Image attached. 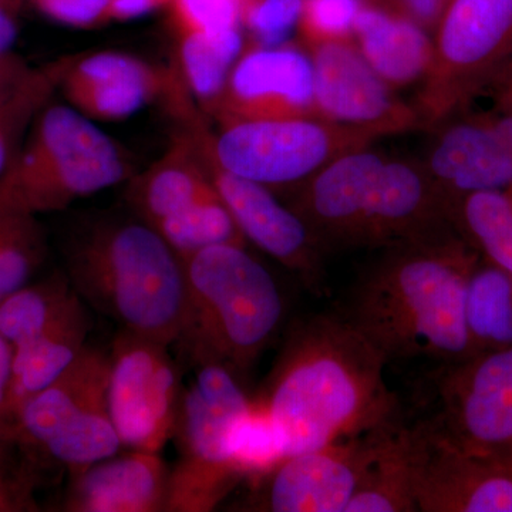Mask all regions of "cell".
<instances>
[{
  "label": "cell",
  "mask_w": 512,
  "mask_h": 512,
  "mask_svg": "<svg viewBox=\"0 0 512 512\" xmlns=\"http://www.w3.org/2000/svg\"><path fill=\"white\" fill-rule=\"evenodd\" d=\"M387 360L340 313L293 323L264 390L255 396L285 456L362 436L399 421Z\"/></svg>",
  "instance_id": "obj_1"
},
{
  "label": "cell",
  "mask_w": 512,
  "mask_h": 512,
  "mask_svg": "<svg viewBox=\"0 0 512 512\" xmlns=\"http://www.w3.org/2000/svg\"><path fill=\"white\" fill-rule=\"evenodd\" d=\"M478 259L458 232L389 248L357 279L342 315L387 363L461 362L471 356L464 305Z\"/></svg>",
  "instance_id": "obj_2"
},
{
  "label": "cell",
  "mask_w": 512,
  "mask_h": 512,
  "mask_svg": "<svg viewBox=\"0 0 512 512\" xmlns=\"http://www.w3.org/2000/svg\"><path fill=\"white\" fill-rule=\"evenodd\" d=\"M291 208L322 247L394 248L456 232L423 164L349 151L293 188Z\"/></svg>",
  "instance_id": "obj_3"
},
{
  "label": "cell",
  "mask_w": 512,
  "mask_h": 512,
  "mask_svg": "<svg viewBox=\"0 0 512 512\" xmlns=\"http://www.w3.org/2000/svg\"><path fill=\"white\" fill-rule=\"evenodd\" d=\"M74 292L123 330L174 345L183 316L184 262L144 221L86 225L66 248Z\"/></svg>",
  "instance_id": "obj_4"
},
{
  "label": "cell",
  "mask_w": 512,
  "mask_h": 512,
  "mask_svg": "<svg viewBox=\"0 0 512 512\" xmlns=\"http://www.w3.org/2000/svg\"><path fill=\"white\" fill-rule=\"evenodd\" d=\"M183 262L184 308L174 345L192 366H224L245 383L281 329V289L247 247L217 245Z\"/></svg>",
  "instance_id": "obj_5"
},
{
  "label": "cell",
  "mask_w": 512,
  "mask_h": 512,
  "mask_svg": "<svg viewBox=\"0 0 512 512\" xmlns=\"http://www.w3.org/2000/svg\"><path fill=\"white\" fill-rule=\"evenodd\" d=\"M121 148L69 104H46L0 174V210L37 215L123 183Z\"/></svg>",
  "instance_id": "obj_6"
},
{
  "label": "cell",
  "mask_w": 512,
  "mask_h": 512,
  "mask_svg": "<svg viewBox=\"0 0 512 512\" xmlns=\"http://www.w3.org/2000/svg\"><path fill=\"white\" fill-rule=\"evenodd\" d=\"M244 383L224 366L195 367V379L181 394L173 439L181 458L170 470L165 511L214 510L242 478L229 461L232 423L251 406Z\"/></svg>",
  "instance_id": "obj_7"
},
{
  "label": "cell",
  "mask_w": 512,
  "mask_h": 512,
  "mask_svg": "<svg viewBox=\"0 0 512 512\" xmlns=\"http://www.w3.org/2000/svg\"><path fill=\"white\" fill-rule=\"evenodd\" d=\"M512 59V0H453L433 32V59L420 83L421 127L460 116Z\"/></svg>",
  "instance_id": "obj_8"
},
{
  "label": "cell",
  "mask_w": 512,
  "mask_h": 512,
  "mask_svg": "<svg viewBox=\"0 0 512 512\" xmlns=\"http://www.w3.org/2000/svg\"><path fill=\"white\" fill-rule=\"evenodd\" d=\"M215 161L271 188H296L336 158L372 146V134L320 119L255 120L205 130Z\"/></svg>",
  "instance_id": "obj_9"
},
{
  "label": "cell",
  "mask_w": 512,
  "mask_h": 512,
  "mask_svg": "<svg viewBox=\"0 0 512 512\" xmlns=\"http://www.w3.org/2000/svg\"><path fill=\"white\" fill-rule=\"evenodd\" d=\"M178 120L194 140L215 191L247 242L298 276L312 295H328L325 248L301 215L285 207L271 188L229 173L215 161L205 138L204 113L197 106Z\"/></svg>",
  "instance_id": "obj_10"
},
{
  "label": "cell",
  "mask_w": 512,
  "mask_h": 512,
  "mask_svg": "<svg viewBox=\"0 0 512 512\" xmlns=\"http://www.w3.org/2000/svg\"><path fill=\"white\" fill-rule=\"evenodd\" d=\"M170 346L121 330L109 355L107 404L123 447L161 453L173 439L181 379Z\"/></svg>",
  "instance_id": "obj_11"
},
{
  "label": "cell",
  "mask_w": 512,
  "mask_h": 512,
  "mask_svg": "<svg viewBox=\"0 0 512 512\" xmlns=\"http://www.w3.org/2000/svg\"><path fill=\"white\" fill-rule=\"evenodd\" d=\"M394 424L285 457L265 476L248 481L247 510L346 512Z\"/></svg>",
  "instance_id": "obj_12"
},
{
  "label": "cell",
  "mask_w": 512,
  "mask_h": 512,
  "mask_svg": "<svg viewBox=\"0 0 512 512\" xmlns=\"http://www.w3.org/2000/svg\"><path fill=\"white\" fill-rule=\"evenodd\" d=\"M427 419L463 446L512 451V346L437 366Z\"/></svg>",
  "instance_id": "obj_13"
},
{
  "label": "cell",
  "mask_w": 512,
  "mask_h": 512,
  "mask_svg": "<svg viewBox=\"0 0 512 512\" xmlns=\"http://www.w3.org/2000/svg\"><path fill=\"white\" fill-rule=\"evenodd\" d=\"M419 431V512H512V451L463 446L429 420Z\"/></svg>",
  "instance_id": "obj_14"
},
{
  "label": "cell",
  "mask_w": 512,
  "mask_h": 512,
  "mask_svg": "<svg viewBox=\"0 0 512 512\" xmlns=\"http://www.w3.org/2000/svg\"><path fill=\"white\" fill-rule=\"evenodd\" d=\"M220 126L255 120L318 119L311 55L299 42H252L232 66L227 83L208 110Z\"/></svg>",
  "instance_id": "obj_15"
},
{
  "label": "cell",
  "mask_w": 512,
  "mask_h": 512,
  "mask_svg": "<svg viewBox=\"0 0 512 512\" xmlns=\"http://www.w3.org/2000/svg\"><path fill=\"white\" fill-rule=\"evenodd\" d=\"M308 53L318 119L365 131L377 140L421 127L416 107L397 96L353 40L313 47Z\"/></svg>",
  "instance_id": "obj_16"
},
{
  "label": "cell",
  "mask_w": 512,
  "mask_h": 512,
  "mask_svg": "<svg viewBox=\"0 0 512 512\" xmlns=\"http://www.w3.org/2000/svg\"><path fill=\"white\" fill-rule=\"evenodd\" d=\"M59 90L92 121L124 120L160 100L171 109L190 94L177 69L120 52L70 57Z\"/></svg>",
  "instance_id": "obj_17"
},
{
  "label": "cell",
  "mask_w": 512,
  "mask_h": 512,
  "mask_svg": "<svg viewBox=\"0 0 512 512\" xmlns=\"http://www.w3.org/2000/svg\"><path fill=\"white\" fill-rule=\"evenodd\" d=\"M424 170L453 210L474 192L512 188V151L495 130L490 113L454 117L437 127Z\"/></svg>",
  "instance_id": "obj_18"
},
{
  "label": "cell",
  "mask_w": 512,
  "mask_h": 512,
  "mask_svg": "<svg viewBox=\"0 0 512 512\" xmlns=\"http://www.w3.org/2000/svg\"><path fill=\"white\" fill-rule=\"evenodd\" d=\"M170 470L160 453L131 450L72 474L64 510L72 512L165 511Z\"/></svg>",
  "instance_id": "obj_19"
},
{
  "label": "cell",
  "mask_w": 512,
  "mask_h": 512,
  "mask_svg": "<svg viewBox=\"0 0 512 512\" xmlns=\"http://www.w3.org/2000/svg\"><path fill=\"white\" fill-rule=\"evenodd\" d=\"M89 332V311L76 293L69 305L39 335L13 349L12 373L0 420V436L12 433L23 404L62 375L86 349Z\"/></svg>",
  "instance_id": "obj_20"
},
{
  "label": "cell",
  "mask_w": 512,
  "mask_h": 512,
  "mask_svg": "<svg viewBox=\"0 0 512 512\" xmlns=\"http://www.w3.org/2000/svg\"><path fill=\"white\" fill-rule=\"evenodd\" d=\"M353 42L396 92L423 82L433 59V35L377 0H363Z\"/></svg>",
  "instance_id": "obj_21"
},
{
  "label": "cell",
  "mask_w": 512,
  "mask_h": 512,
  "mask_svg": "<svg viewBox=\"0 0 512 512\" xmlns=\"http://www.w3.org/2000/svg\"><path fill=\"white\" fill-rule=\"evenodd\" d=\"M110 359L90 348L23 404L13 424L12 436L43 447L56 437L93 400L107 393Z\"/></svg>",
  "instance_id": "obj_22"
},
{
  "label": "cell",
  "mask_w": 512,
  "mask_h": 512,
  "mask_svg": "<svg viewBox=\"0 0 512 512\" xmlns=\"http://www.w3.org/2000/svg\"><path fill=\"white\" fill-rule=\"evenodd\" d=\"M214 191L200 153L187 130L171 138L163 156L131 188V202L148 225L177 214Z\"/></svg>",
  "instance_id": "obj_23"
},
{
  "label": "cell",
  "mask_w": 512,
  "mask_h": 512,
  "mask_svg": "<svg viewBox=\"0 0 512 512\" xmlns=\"http://www.w3.org/2000/svg\"><path fill=\"white\" fill-rule=\"evenodd\" d=\"M419 431L394 424L346 512H419L416 498Z\"/></svg>",
  "instance_id": "obj_24"
},
{
  "label": "cell",
  "mask_w": 512,
  "mask_h": 512,
  "mask_svg": "<svg viewBox=\"0 0 512 512\" xmlns=\"http://www.w3.org/2000/svg\"><path fill=\"white\" fill-rule=\"evenodd\" d=\"M466 328L471 356L512 346V274L478 259L468 276Z\"/></svg>",
  "instance_id": "obj_25"
},
{
  "label": "cell",
  "mask_w": 512,
  "mask_h": 512,
  "mask_svg": "<svg viewBox=\"0 0 512 512\" xmlns=\"http://www.w3.org/2000/svg\"><path fill=\"white\" fill-rule=\"evenodd\" d=\"M177 70L202 113L214 106L244 47V32L178 33Z\"/></svg>",
  "instance_id": "obj_26"
},
{
  "label": "cell",
  "mask_w": 512,
  "mask_h": 512,
  "mask_svg": "<svg viewBox=\"0 0 512 512\" xmlns=\"http://www.w3.org/2000/svg\"><path fill=\"white\" fill-rule=\"evenodd\" d=\"M453 224L484 261L512 274V188L461 198L453 210Z\"/></svg>",
  "instance_id": "obj_27"
},
{
  "label": "cell",
  "mask_w": 512,
  "mask_h": 512,
  "mask_svg": "<svg viewBox=\"0 0 512 512\" xmlns=\"http://www.w3.org/2000/svg\"><path fill=\"white\" fill-rule=\"evenodd\" d=\"M151 227L183 261L217 245L247 247L248 244L215 188L190 207Z\"/></svg>",
  "instance_id": "obj_28"
},
{
  "label": "cell",
  "mask_w": 512,
  "mask_h": 512,
  "mask_svg": "<svg viewBox=\"0 0 512 512\" xmlns=\"http://www.w3.org/2000/svg\"><path fill=\"white\" fill-rule=\"evenodd\" d=\"M76 296L69 278L56 272L23 285L0 301V335L15 349L39 335Z\"/></svg>",
  "instance_id": "obj_29"
},
{
  "label": "cell",
  "mask_w": 512,
  "mask_h": 512,
  "mask_svg": "<svg viewBox=\"0 0 512 512\" xmlns=\"http://www.w3.org/2000/svg\"><path fill=\"white\" fill-rule=\"evenodd\" d=\"M123 447L110 416L107 393L93 400L43 450L76 474L99 461L116 456Z\"/></svg>",
  "instance_id": "obj_30"
},
{
  "label": "cell",
  "mask_w": 512,
  "mask_h": 512,
  "mask_svg": "<svg viewBox=\"0 0 512 512\" xmlns=\"http://www.w3.org/2000/svg\"><path fill=\"white\" fill-rule=\"evenodd\" d=\"M227 450L232 467L247 481L265 476L286 457L281 437L256 397H252L251 406L232 423Z\"/></svg>",
  "instance_id": "obj_31"
},
{
  "label": "cell",
  "mask_w": 512,
  "mask_h": 512,
  "mask_svg": "<svg viewBox=\"0 0 512 512\" xmlns=\"http://www.w3.org/2000/svg\"><path fill=\"white\" fill-rule=\"evenodd\" d=\"M70 56L57 59L40 69H33L18 92L0 101V174L18 150L39 111L49 104L59 90Z\"/></svg>",
  "instance_id": "obj_32"
},
{
  "label": "cell",
  "mask_w": 512,
  "mask_h": 512,
  "mask_svg": "<svg viewBox=\"0 0 512 512\" xmlns=\"http://www.w3.org/2000/svg\"><path fill=\"white\" fill-rule=\"evenodd\" d=\"M45 235L35 215L0 210V301L28 284L45 258Z\"/></svg>",
  "instance_id": "obj_33"
},
{
  "label": "cell",
  "mask_w": 512,
  "mask_h": 512,
  "mask_svg": "<svg viewBox=\"0 0 512 512\" xmlns=\"http://www.w3.org/2000/svg\"><path fill=\"white\" fill-rule=\"evenodd\" d=\"M363 0H302L296 25L299 45L305 50L328 43L352 42Z\"/></svg>",
  "instance_id": "obj_34"
},
{
  "label": "cell",
  "mask_w": 512,
  "mask_h": 512,
  "mask_svg": "<svg viewBox=\"0 0 512 512\" xmlns=\"http://www.w3.org/2000/svg\"><path fill=\"white\" fill-rule=\"evenodd\" d=\"M302 0H241V28L264 45L288 40L301 15Z\"/></svg>",
  "instance_id": "obj_35"
},
{
  "label": "cell",
  "mask_w": 512,
  "mask_h": 512,
  "mask_svg": "<svg viewBox=\"0 0 512 512\" xmlns=\"http://www.w3.org/2000/svg\"><path fill=\"white\" fill-rule=\"evenodd\" d=\"M167 9L174 35L242 30L241 0H171Z\"/></svg>",
  "instance_id": "obj_36"
},
{
  "label": "cell",
  "mask_w": 512,
  "mask_h": 512,
  "mask_svg": "<svg viewBox=\"0 0 512 512\" xmlns=\"http://www.w3.org/2000/svg\"><path fill=\"white\" fill-rule=\"evenodd\" d=\"M47 19L77 29L111 22V0H32Z\"/></svg>",
  "instance_id": "obj_37"
},
{
  "label": "cell",
  "mask_w": 512,
  "mask_h": 512,
  "mask_svg": "<svg viewBox=\"0 0 512 512\" xmlns=\"http://www.w3.org/2000/svg\"><path fill=\"white\" fill-rule=\"evenodd\" d=\"M417 23L433 35L453 0H377Z\"/></svg>",
  "instance_id": "obj_38"
},
{
  "label": "cell",
  "mask_w": 512,
  "mask_h": 512,
  "mask_svg": "<svg viewBox=\"0 0 512 512\" xmlns=\"http://www.w3.org/2000/svg\"><path fill=\"white\" fill-rule=\"evenodd\" d=\"M33 69L13 53H0V101L18 92Z\"/></svg>",
  "instance_id": "obj_39"
},
{
  "label": "cell",
  "mask_w": 512,
  "mask_h": 512,
  "mask_svg": "<svg viewBox=\"0 0 512 512\" xmlns=\"http://www.w3.org/2000/svg\"><path fill=\"white\" fill-rule=\"evenodd\" d=\"M171 0H111V22L131 20L158 9H167Z\"/></svg>",
  "instance_id": "obj_40"
},
{
  "label": "cell",
  "mask_w": 512,
  "mask_h": 512,
  "mask_svg": "<svg viewBox=\"0 0 512 512\" xmlns=\"http://www.w3.org/2000/svg\"><path fill=\"white\" fill-rule=\"evenodd\" d=\"M495 109L512 111V59L494 84Z\"/></svg>",
  "instance_id": "obj_41"
},
{
  "label": "cell",
  "mask_w": 512,
  "mask_h": 512,
  "mask_svg": "<svg viewBox=\"0 0 512 512\" xmlns=\"http://www.w3.org/2000/svg\"><path fill=\"white\" fill-rule=\"evenodd\" d=\"M13 350L8 342L0 335V420L8 394L10 373H12Z\"/></svg>",
  "instance_id": "obj_42"
},
{
  "label": "cell",
  "mask_w": 512,
  "mask_h": 512,
  "mask_svg": "<svg viewBox=\"0 0 512 512\" xmlns=\"http://www.w3.org/2000/svg\"><path fill=\"white\" fill-rule=\"evenodd\" d=\"M16 33H18V29H16L15 20L10 15L8 8L0 5V53L9 52L10 46L15 42Z\"/></svg>",
  "instance_id": "obj_43"
},
{
  "label": "cell",
  "mask_w": 512,
  "mask_h": 512,
  "mask_svg": "<svg viewBox=\"0 0 512 512\" xmlns=\"http://www.w3.org/2000/svg\"><path fill=\"white\" fill-rule=\"evenodd\" d=\"M2 440V436H0V498H3L12 507V510H16V507H20V503H18L15 487L9 483L8 478L5 477V471H3V467H5V461H3L5 451L2 448Z\"/></svg>",
  "instance_id": "obj_44"
},
{
  "label": "cell",
  "mask_w": 512,
  "mask_h": 512,
  "mask_svg": "<svg viewBox=\"0 0 512 512\" xmlns=\"http://www.w3.org/2000/svg\"><path fill=\"white\" fill-rule=\"evenodd\" d=\"M0 511H12L10 505L3 498H0Z\"/></svg>",
  "instance_id": "obj_45"
},
{
  "label": "cell",
  "mask_w": 512,
  "mask_h": 512,
  "mask_svg": "<svg viewBox=\"0 0 512 512\" xmlns=\"http://www.w3.org/2000/svg\"><path fill=\"white\" fill-rule=\"evenodd\" d=\"M10 0H0V5L5 6V8H8V3Z\"/></svg>",
  "instance_id": "obj_46"
}]
</instances>
